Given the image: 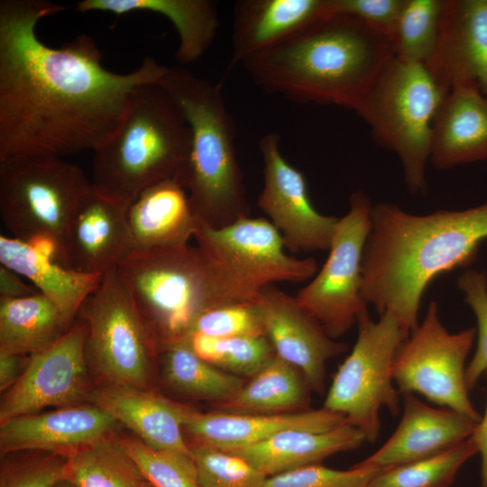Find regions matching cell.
Segmentation results:
<instances>
[{"mask_svg": "<svg viewBox=\"0 0 487 487\" xmlns=\"http://www.w3.org/2000/svg\"><path fill=\"white\" fill-rule=\"evenodd\" d=\"M67 8L0 1V161L96 151L118 131L134 89L166 70L146 57L129 73L112 72L87 34L59 48L44 44L37 23Z\"/></svg>", "mask_w": 487, "mask_h": 487, "instance_id": "6da1fadb", "label": "cell"}, {"mask_svg": "<svg viewBox=\"0 0 487 487\" xmlns=\"http://www.w3.org/2000/svg\"><path fill=\"white\" fill-rule=\"evenodd\" d=\"M486 238L487 201L425 215L377 203L363 255V296L379 315L392 312L407 338L418 325L428 285L437 276L473 262Z\"/></svg>", "mask_w": 487, "mask_h": 487, "instance_id": "7a4b0ae2", "label": "cell"}, {"mask_svg": "<svg viewBox=\"0 0 487 487\" xmlns=\"http://www.w3.org/2000/svg\"><path fill=\"white\" fill-rule=\"evenodd\" d=\"M393 56L391 40L360 19L326 14L241 65L266 92L355 111Z\"/></svg>", "mask_w": 487, "mask_h": 487, "instance_id": "3957f363", "label": "cell"}, {"mask_svg": "<svg viewBox=\"0 0 487 487\" xmlns=\"http://www.w3.org/2000/svg\"><path fill=\"white\" fill-rule=\"evenodd\" d=\"M158 82L179 106L191 131L188 159L173 179L187 190L197 218L221 228L249 216L235 125L221 85L181 67H167Z\"/></svg>", "mask_w": 487, "mask_h": 487, "instance_id": "277c9868", "label": "cell"}, {"mask_svg": "<svg viewBox=\"0 0 487 487\" xmlns=\"http://www.w3.org/2000/svg\"><path fill=\"white\" fill-rule=\"evenodd\" d=\"M189 125L177 102L158 82L137 87L116 133L94 152L91 185L131 203L149 187L174 178L186 162Z\"/></svg>", "mask_w": 487, "mask_h": 487, "instance_id": "5b68a950", "label": "cell"}, {"mask_svg": "<svg viewBox=\"0 0 487 487\" xmlns=\"http://www.w3.org/2000/svg\"><path fill=\"white\" fill-rule=\"evenodd\" d=\"M444 96L424 64L393 56L354 111L375 141L397 154L414 195L427 191L433 120Z\"/></svg>", "mask_w": 487, "mask_h": 487, "instance_id": "8992f818", "label": "cell"}, {"mask_svg": "<svg viewBox=\"0 0 487 487\" xmlns=\"http://www.w3.org/2000/svg\"><path fill=\"white\" fill-rule=\"evenodd\" d=\"M219 305L255 302L275 282H302L318 271L313 258L288 255L279 231L265 218H241L215 228L198 220L194 235Z\"/></svg>", "mask_w": 487, "mask_h": 487, "instance_id": "52a82bcc", "label": "cell"}, {"mask_svg": "<svg viewBox=\"0 0 487 487\" xmlns=\"http://www.w3.org/2000/svg\"><path fill=\"white\" fill-rule=\"evenodd\" d=\"M117 270L161 350L179 342L200 313L218 306L198 246L136 252Z\"/></svg>", "mask_w": 487, "mask_h": 487, "instance_id": "ba28073f", "label": "cell"}, {"mask_svg": "<svg viewBox=\"0 0 487 487\" xmlns=\"http://www.w3.org/2000/svg\"><path fill=\"white\" fill-rule=\"evenodd\" d=\"M78 317L87 326L88 364L103 383L149 389L161 349L117 269L104 274Z\"/></svg>", "mask_w": 487, "mask_h": 487, "instance_id": "9c48e42d", "label": "cell"}, {"mask_svg": "<svg viewBox=\"0 0 487 487\" xmlns=\"http://www.w3.org/2000/svg\"><path fill=\"white\" fill-rule=\"evenodd\" d=\"M356 324L355 344L334 374L323 408L345 416L348 424L363 432L365 441L373 443L381 428L380 409L385 407L392 415L400 412L392 365L406 338L391 311L374 322L366 309Z\"/></svg>", "mask_w": 487, "mask_h": 487, "instance_id": "30bf717a", "label": "cell"}, {"mask_svg": "<svg viewBox=\"0 0 487 487\" xmlns=\"http://www.w3.org/2000/svg\"><path fill=\"white\" fill-rule=\"evenodd\" d=\"M84 171L60 157L0 161V216L12 237L23 242L50 236L63 248L65 232L82 194ZM64 253V250H63Z\"/></svg>", "mask_w": 487, "mask_h": 487, "instance_id": "8fae6325", "label": "cell"}, {"mask_svg": "<svg viewBox=\"0 0 487 487\" xmlns=\"http://www.w3.org/2000/svg\"><path fill=\"white\" fill-rule=\"evenodd\" d=\"M476 329L449 333L431 301L423 321L400 344L392 378L400 394L419 393L429 401L456 411L475 422L481 419L469 399L465 362Z\"/></svg>", "mask_w": 487, "mask_h": 487, "instance_id": "7c38bea8", "label": "cell"}, {"mask_svg": "<svg viewBox=\"0 0 487 487\" xmlns=\"http://www.w3.org/2000/svg\"><path fill=\"white\" fill-rule=\"evenodd\" d=\"M372 206L363 191L351 194L347 213L336 222L326 262L295 296L333 339L348 332L367 309L362 263Z\"/></svg>", "mask_w": 487, "mask_h": 487, "instance_id": "4fadbf2b", "label": "cell"}, {"mask_svg": "<svg viewBox=\"0 0 487 487\" xmlns=\"http://www.w3.org/2000/svg\"><path fill=\"white\" fill-rule=\"evenodd\" d=\"M87 326L81 320L46 349L29 356L16 382L2 393L0 422L54 407L87 402L92 388L86 344Z\"/></svg>", "mask_w": 487, "mask_h": 487, "instance_id": "5bb4252c", "label": "cell"}, {"mask_svg": "<svg viewBox=\"0 0 487 487\" xmlns=\"http://www.w3.org/2000/svg\"><path fill=\"white\" fill-rule=\"evenodd\" d=\"M280 141L273 132L259 141L263 186L257 205L280 234L285 248L294 253L329 250L338 217L314 207L304 175L284 159Z\"/></svg>", "mask_w": 487, "mask_h": 487, "instance_id": "9a60e30c", "label": "cell"}, {"mask_svg": "<svg viewBox=\"0 0 487 487\" xmlns=\"http://www.w3.org/2000/svg\"><path fill=\"white\" fill-rule=\"evenodd\" d=\"M255 302L275 354L299 370L311 391L323 393L326 362L347 345L331 338L295 297L273 285L265 287Z\"/></svg>", "mask_w": 487, "mask_h": 487, "instance_id": "2e32d148", "label": "cell"}, {"mask_svg": "<svg viewBox=\"0 0 487 487\" xmlns=\"http://www.w3.org/2000/svg\"><path fill=\"white\" fill-rule=\"evenodd\" d=\"M129 204L90 185L78 199L65 232V265L83 273L105 274L132 255Z\"/></svg>", "mask_w": 487, "mask_h": 487, "instance_id": "e0dca14e", "label": "cell"}, {"mask_svg": "<svg viewBox=\"0 0 487 487\" xmlns=\"http://www.w3.org/2000/svg\"><path fill=\"white\" fill-rule=\"evenodd\" d=\"M425 66L445 95L473 82L487 97V0H444L436 44Z\"/></svg>", "mask_w": 487, "mask_h": 487, "instance_id": "ac0fdd59", "label": "cell"}, {"mask_svg": "<svg viewBox=\"0 0 487 487\" xmlns=\"http://www.w3.org/2000/svg\"><path fill=\"white\" fill-rule=\"evenodd\" d=\"M118 425L90 402L15 417L0 422V453L42 452L68 456L115 434Z\"/></svg>", "mask_w": 487, "mask_h": 487, "instance_id": "d6986e66", "label": "cell"}, {"mask_svg": "<svg viewBox=\"0 0 487 487\" xmlns=\"http://www.w3.org/2000/svg\"><path fill=\"white\" fill-rule=\"evenodd\" d=\"M402 396L396 430L361 464L386 469L436 455L471 437L478 423L452 409L432 408L414 393Z\"/></svg>", "mask_w": 487, "mask_h": 487, "instance_id": "ffe728a7", "label": "cell"}, {"mask_svg": "<svg viewBox=\"0 0 487 487\" xmlns=\"http://www.w3.org/2000/svg\"><path fill=\"white\" fill-rule=\"evenodd\" d=\"M346 422L345 416L328 410L308 409L283 414H236L219 410L201 412L189 408L183 425L190 446L222 450L253 445L288 429L314 432L332 430Z\"/></svg>", "mask_w": 487, "mask_h": 487, "instance_id": "44dd1931", "label": "cell"}, {"mask_svg": "<svg viewBox=\"0 0 487 487\" xmlns=\"http://www.w3.org/2000/svg\"><path fill=\"white\" fill-rule=\"evenodd\" d=\"M87 402L108 413L150 447L193 456L183 429L189 406L149 389L112 383L92 389Z\"/></svg>", "mask_w": 487, "mask_h": 487, "instance_id": "7402d4cb", "label": "cell"}, {"mask_svg": "<svg viewBox=\"0 0 487 487\" xmlns=\"http://www.w3.org/2000/svg\"><path fill=\"white\" fill-rule=\"evenodd\" d=\"M487 160V97L473 82L454 86L433 120L429 162L437 170Z\"/></svg>", "mask_w": 487, "mask_h": 487, "instance_id": "603a6c76", "label": "cell"}, {"mask_svg": "<svg viewBox=\"0 0 487 487\" xmlns=\"http://www.w3.org/2000/svg\"><path fill=\"white\" fill-rule=\"evenodd\" d=\"M325 0H239L229 69L326 15Z\"/></svg>", "mask_w": 487, "mask_h": 487, "instance_id": "cb8c5ba5", "label": "cell"}, {"mask_svg": "<svg viewBox=\"0 0 487 487\" xmlns=\"http://www.w3.org/2000/svg\"><path fill=\"white\" fill-rule=\"evenodd\" d=\"M126 216L133 253L187 245L198 222L187 190L173 178L144 189Z\"/></svg>", "mask_w": 487, "mask_h": 487, "instance_id": "d4e9b609", "label": "cell"}, {"mask_svg": "<svg viewBox=\"0 0 487 487\" xmlns=\"http://www.w3.org/2000/svg\"><path fill=\"white\" fill-rule=\"evenodd\" d=\"M363 441L365 437L360 429L345 423L325 432L288 429L262 442L225 451L244 458L270 477L321 464L333 455L359 447Z\"/></svg>", "mask_w": 487, "mask_h": 487, "instance_id": "484cf974", "label": "cell"}, {"mask_svg": "<svg viewBox=\"0 0 487 487\" xmlns=\"http://www.w3.org/2000/svg\"><path fill=\"white\" fill-rule=\"evenodd\" d=\"M0 262L31 280L71 324L104 276L79 272L64 266L12 236H0Z\"/></svg>", "mask_w": 487, "mask_h": 487, "instance_id": "4316f807", "label": "cell"}, {"mask_svg": "<svg viewBox=\"0 0 487 487\" xmlns=\"http://www.w3.org/2000/svg\"><path fill=\"white\" fill-rule=\"evenodd\" d=\"M75 6L81 13L150 11L167 17L179 33L175 57L181 64L197 60L212 44L219 26L216 5L209 0H82Z\"/></svg>", "mask_w": 487, "mask_h": 487, "instance_id": "83f0119b", "label": "cell"}, {"mask_svg": "<svg viewBox=\"0 0 487 487\" xmlns=\"http://www.w3.org/2000/svg\"><path fill=\"white\" fill-rule=\"evenodd\" d=\"M311 390L303 374L274 354L215 410L236 414H283L307 410Z\"/></svg>", "mask_w": 487, "mask_h": 487, "instance_id": "f1b7e54d", "label": "cell"}, {"mask_svg": "<svg viewBox=\"0 0 487 487\" xmlns=\"http://www.w3.org/2000/svg\"><path fill=\"white\" fill-rule=\"evenodd\" d=\"M73 324L46 296L0 298V350L39 353L62 337Z\"/></svg>", "mask_w": 487, "mask_h": 487, "instance_id": "f546056e", "label": "cell"}, {"mask_svg": "<svg viewBox=\"0 0 487 487\" xmlns=\"http://www.w3.org/2000/svg\"><path fill=\"white\" fill-rule=\"evenodd\" d=\"M163 382L172 391L193 400L223 402L245 379L226 372L195 354L180 343L165 346L160 355Z\"/></svg>", "mask_w": 487, "mask_h": 487, "instance_id": "4dcf8cb0", "label": "cell"}, {"mask_svg": "<svg viewBox=\"0 0 487 487\" xmlns=\"http://www.w3.org/2000/svg\"><path fill=\"white\" fill-rule=\"evenodd\" d=\"M75 487H152L113 434L66 456V477Z\"/></svg>", "mask_w": 487, "mask_h": 487, "instance_id": "1f68e13d", "label": "cell"}, {"mask_svg": "<svg viewBox=\"0 0 487 487\" xmlns=\"http://www.w3.org/2000/svg\"><path fill=\"white\" fill-rule=\"evenodd\" d=\"M177 343L216 367L245 380L275 354L266 335L216 338L189 335Z\"/></svg>", "mask_w": 487, "mask_h": 487, "instance_id": "d6a6232c", "label": "cell"}, {"mask_svg": "<svg viewBox=\"0 0 487 487\" xmlns=\"http://www.w3.org/2000/svg\"><path fill=\"white\" fill-rule=\"evenodd\" d=\"M475 454L472 437L436 455L381 470L370 487H450L462 465Z\"/></svg>", "mask_w": 487, "mask_h": 487, "instance_id": "836d02e7", "label": "cell"}, {"mask_svg": "<svg viewBox=\"0 0 487 487\" xmlns=\"http://www.w3.org/2000/svg\"><path fill=\"white\" fill-rule=\"evenodd\" d=\"M444 0H405L391 42L394 57L424 64L438 37Z\"/></svg>", "mask_w": 487, "mask_h": 487, "instance_id": "e575fe53", "label": "cell"}, {"mask_svg": "<svg viewBox=\"0 0 487 487\" xmlns=\"http://www.w3.org/2000/svg\"><path fill=\"white\" fill-rule=\"evenodd\" d=\"M118 439L152 487H201L193 456L152 448L136 436Z\"/></svg>", "mask_w": 487, "mask_h": 487, "instance_id": "d590c367", "label": "cell"}, {"mask_svg": "<svg viewBox=\"0 0 487 487\" xmlns=\"http://www.w3.org/2000/svg\"><path fill=\"white\" fill-rule=\"evenodd\" d=\"M190 448L201 487H262L268 477L227 451L204 446Z\"/></svg>", "mask_w": 487, "mask_h": 487, "instance_id": "8d00e7d4", "label": "cell"}, {"mask_svg": "<svg viewBox=\"0 0 487 487\" xmlns=\"http://www.w3.org/2000/svg\"><path fill=\"white\" fill-rule=\"evenodd\" d=\"M189 335L222 338L265 335V331L256 302H249L219 305L204 310L182 338Z\"/></svg>", "mask_w": 487, "mask_h": 487, "instance_id": "74e56055", "label": "cell"}, {"mask_svg": "<svg viewBox=\"0 0 487 487\" xmlns=\"http://www.w3.org/2000/svg\"><path fill=\"white\" fill-rule=\"evenodd\" d=\"M381 470L360 463L347 470L315 464L267 477L262 487H370Z\"/></svg>", "mask_w": 487, "mask_h": 487, "instance_id": "f35d334b", "label": "cell"}, {"mask_svg": "<svg viewBox=\"0 0 487 487\" xmlns=\"http://www.w3.org/2000/svg\"><path fill=\"white\" fill-rule=\"evenodd\" d=\"M457 286L464 294V300L472 308L477 321L476 349L465 371L470 391L487 372V273L465 271L459 276Z\"/></svg>", "mask_w": 487, "mask_h": 487, "instance_id": "ab89813d", "label": "cell"}, {"mask_svg": "<svg viewBox=\"0 0 487 487\" xmlns=\"http://www.w3.org/2000/svg\"><path fill=\"white\" fill-rule=\"evenodd\" d=\"M66 477V456L40 455L3 461L0 487H55Z\"/></svg>", "mask_w": 487, "mask_h": 487, "instance_id": "60d3db41", "label": "cell"}, {"mask_svg": "<svg viewBox=\"0 0 487 487\" xmlns=\"http://www.w3.org/2000/svg\"><path fill=\"white\" fill-rule=\"evenodd\" d=\"M404 1L325 0V8L326 14L356 17L391 40Z\"/></svg>", "mask_w": 487, "mask_h": 487, "instance_id": "b9f144b4", "label": "cell"}, {"mask_svg": "<svg viewBox=\"0 0 487 487\" xmlns=\"http://www.w3.org/2000/svg\"><path fill=\"white\" fill-rule=\"evenodd\" d=\"M30 356V355H29ZM28 355L0 350V391L5 392L18 380L23 371Z\"/></svg>", "mask_w": 487, "mask_h": 487, "instance_id": "7bdbcfd3", "label": "cell"}, {"mask_svg": "<svg viewBox=\"0 0 487 487\" xmlns=\"http://www.w3.org/2000/svg\"><path fill=\"white\" fill-rule=\"evenodd\" d=\"M22 276L5 265H0V298H22L37 293Z\"/></svg>", "mask_w": 487, "mask_h": 487, "instance_id": "ee69618b", "label": "cell"}, {"mask_svg": "<svg viewBox=\"0 0 487 487\" xmlns=\"http://www.w3.org/2000/svg\"><path fill=\"white\" fill-rule=\"evenodd\" d=\"M471 437L481 455V487H487V398L484 414L477 423Z\"/></svg>", "mask_w": 487, "mask_h": 487, "instance_id": "f6af8a7d", "label": "cell"}, {"mask_svg": "<svg viewBox=\"0 0 487 487\" xmlns=\"http://www.w3.org/2000/svg\"><path fill=\"white\" fill-rule=\"evenodd\" d=\"M55 487H75L69 480L64 479L58 482Z\"/></svg>", "mask_w": 487, "mask_h": 487, "instance_id": "bcb514c9", "label": "cell"}, {"mask_svg": "<svg viewBox=\"0 0 487 487\" xmlns=\"http://www.w3.org/2000/svg\"></svg>", "mask_w": 487, "mask_h": 487, "instance_id": "7dc6e473", "label": "cell"}]
</instances>
